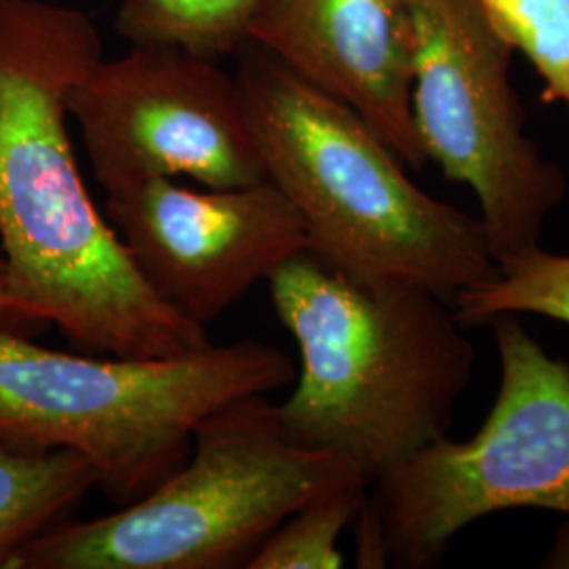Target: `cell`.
Listing matches in <instances>:
<instances>
[{
    "instance_id": "cell-14",
    "label": "cell",
    "mask_w": 569,
    "mask_h": 569,
    "mask_svg": "<svg viewBox=\"0 0 569 569\" xmlns=\"http://www.w3.org/2000/svg\"><path fill=\"white\" fill-rule=\"evenodd\" d=\"M367 488L363 481L348 483L291 512L266 538L244 569L342 568L345 557L338 550V540L352 523Z\"/></svg>"
},
{
    "instance_id": "cell-18",
    "label": "cell",
    "mask_w": 569,
    "mask_h": 569,
    "mask_svg": "<svg viewBox=\"0 0 569 569\" xmlns=\"http://www.w3.org/2000/svg\"><path fill=\"white\" fill-rule=\"evenodd\" d=\"M20 323L18 319L11 315L9 305H7V284H4V258H2V249H0V329H9V331H18L20 333Z\"/></svg>"
},
{
    "instance_id": "cell-3",
    "label": "cell",
    "mask_w": 569,
    "mask_h": 569,
    "mask_svg": "<svg viewBox=\"0 0 569 569\" xmlns=\"http://www.w3.org/2000/svg\"><path fill=\"white\" fill-rule=\"evenodd\" d=\"M237 53L266 178L300 213L312 256L361 281L418 287L449 305L498 274L481 220L411 182L401 157L350 106L253 42Z\"/></svg>"
},
{
    "instance_id": "cell-4",
    "label": "cell",
    "mask_w": 569,
    "mask_h": 569,
    "mask_svg": "<svg viewBox=\"0 0 569 569\" xmlns=\"http://www.w3.org/2000/svg\"><path fill=\"white\" fill-rule=\"evenodd\" d=\"M296 373L287 352L258 340L119 357L51 350L0 329V443L79 453L96 488L124 507L182 467L209 416L289 387Z\"/></svg>"
},
{
    "instance_id": "cell-15",
    "label": "cell",
    "mask_w": 569,
    "mask_h": 569,
    "mask_svg": "<svg viewBox=\"0 0 569 569\" xmlns=\"http://www.w3.org/2000/svg\"><path fill=\"white\" fill-rule=\"evenodd\" d=\"M515 51L545 82L542 100L569 108V0H479Z\"/></svg>"
},
{
    "instance_id": "cell-6",
    "label": "cell",
    "mask_w": 569,
    "mask_h": 569,
    "mask_svg": "<svg viewBox=\"0 0 569 569\" xmlns=\"http://www.w3.org/2000/svg\"><path fill=\"white\" fill-rule=\"evenodd\" d=\"M489 327L500 385L477 435L432 441L367 489L392 568H439L462 529L496 512L569 515V363L512 312Z\"/></svg>"
},
{
    "instance_id": "cell-2",
    "label": "cell",
    "mask_w": 569,
    "mask_h": 569,
    "mask_svg": "<svg viewBox=\"0 0 569 569\" xmlns=\"http://www.w3.org/2000/svg\"><path fill=\"white\" fill-rule=\"evenodd\" d=\"M268 287L300 352L296 387L279 403L298 443L345 458L371 486L448 437L475 369V346L448 300L361 281L310 251L287 260Z\"/></svg>"
},
{
    "instance_id": "cell-5",
    "label": "cell",
    "mask_w": 569,
    "mask_h": 569,
    "mask_svg": "<svg viewBox=\"0 0 569 569\" xmlns=\"http://www.w3.org/2000/svg\"><path fill=\"white\" fill-rule=\"evenodd\" d=\"M357 481L367 483L345 458L298 443L279 403L247 397L209 416L150 493L47 529L11 569L247 568L291 512Z\"/></svg>"
},
{
    "instance_id": "cell-11",
    "label": "cell",
    "mask_w": 569,
    "mask_h": 569,
    "mask_svg": "<svg viewBox=\"0 0 569 569\" xmlns=\"http://www.w3.org/2000/svg\"><path fill=\"white\" fill-rule=\"evenodd\" d=\"M96 488L89 462L70 449H21L0 443V568L68 519Z\"/></svg>"
},
{
    "instance_id": "cell-1",
    "label": "cell",
    "mask_w": 569,
    "mask_h": 569,
    "mask_svg": "<svg viewBox=\"0 0 569 569\" xmlns=\"http://www.w3.org/2000/svg\"><path fill=\"white\" fill-rule=\"evenodd\" d=\"M82 9L0 0V249L21 327L53 326L81 352L171 357L209 345L148 287L82 180L68 100L102 60Z\"/></svg>"
},
{
    "instance_id": "cell-12",
    "label": "cell",
    "mask_w": 569,
    "mask_h": 569,
    "mask_svg": "<svg viewBox=\"0 0 569 569\" xmlns=\"http://www.w3.org/2000/svg\"><path fill=\"white\" fill-rule=\"evenodd\" d=\"M256 0H122L117 30L133 44H178L224 58L247 41Z\"/></svg>"
},
{
    "instance_id": "cell-8",
    "label": "cell",
    "mask_w": 569,
    "mask_h": 569,
    "mask_svg": "<svg viewBox=\"0 0 569 569\" xmlns=\"http://www.w3.org/2000/svg\"><path fill=\"white\" fill-rule=\"evenodd\" d=\"M103 192L190 178L204 188L264 182L237 74L178 44H133L96 61L68 100Z\"/></svg>"
},
{
    "instance_id": "cell-10",
    "label": "cell",
    "mask_w": 569,
    "mask_h": 569,
    "mask_svg": "<svg viewBox=\"0 0 569 569\" xmlns=\"http://www.w3.org/2000/svg\"><path fill=\"white\" fill-rule=\"evenodd\" d=\"M247 41L350 106L409 169L427 167L411 106L413 28L403 0H256Z\"/></svg>"
},
{
    "instance_id": "cell-13",
    "label": "cell",
    "mask_w": 569,
    "mask_h": 569,
    "mask_svg": "<svg viewBox=\"0 0 569 569\" xmlns=\"http://www.w3.org/2000/svg\"><path fill=\"white\" fill-rule=\"evenodd\" d=\"M451 310L465 329L489 326L502 312L540 315L569 326V256L540 244L512 256L498 264L493 279L458 291Z\"/></svg>"
},
{
    "instance_id": "cell-7",
    "label": "cell",
    "mask_w": 569,
    "mask_h": 569,
    "mask_svg": "<svg viewBox=\"0 0 569 569\" xmlns=\"http://www.w3.org/2000/svg\"><path fill=\"white\" fill-rule=\"evenodd\" d=\"M413 28L411 106L428 161L477 194L496 262L540 244L566 173L528 136L512 47L479 0H403Z\"/></svg>"
},
{
    "instance_id": "cell-17",
    "label": "cell",
    "mask_w": 569,
    "mask_h": 569,
    "mask_svg": "<svg viewBox=\"0 0 569 569\" xmlns=\"http://www.w3.org/2000/svg\"><path fill=\"white\" fill-rule=\"evenodd\" d=\"M542 568L569 569V521L557 531L549 555L542 561Z\"/></svg>"
},
{
    "instance_id": "cell-16",
    "label": "cell",
    "mask_w": 569,
    "mask_h": 569,
    "mask_svg": "<svg viewBox=\"0 0 569 569\" xmlns=\"http://www.w3.org/2000/svg\"><path fill=\"white\" fill-rule=\"evenodd\" d=\"M350 526L355 528V536H357V557H355L357 568H388L390 563H388L385 533H382L380 519H378L376 510L371 507V502H369L367 493Z\"/></svg>"
},
{
    "instance_id": "cell-9",
    "label": "cell",
    "mask_w": 569,
    "mask_h": 569,
    "mask_svg": "<svg viewBox=\"0 0 569 569\" xmlns=\"http://www.w3.org/2000/svg\"><path fill=\"white\" fill-rule=\"evenodd\" d=\"M102 211L157 298L203 329L308 251L300 213L268 178L201 190L159 178L106 194Z\"/></svg>"
}]
</instances>
